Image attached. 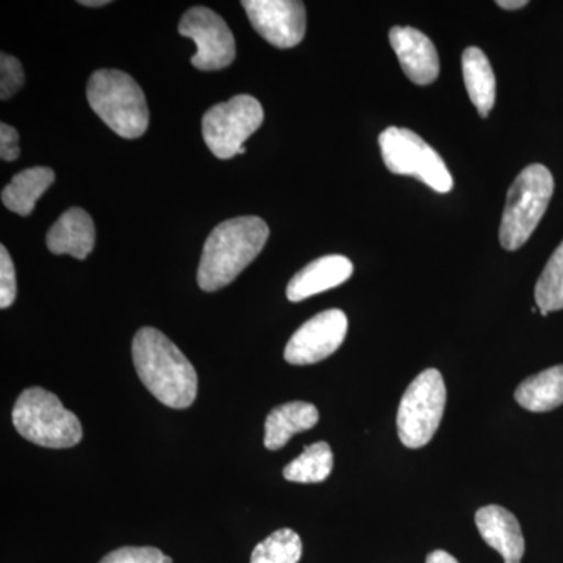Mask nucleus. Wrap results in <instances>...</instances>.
I'll return each instance as SVG.
<instances>
[{
  "label": "nucleus",
  "mask_w": 563,
  "mask_h": 563,
  "mask_svg": "<svg viewBox=\"0 0 563 563\" xmlns=\"http://www.w3.org/2000/svg\"><path fill=\"white\" fill-rule=\"evenodd\" d=\"M133 363L141 383L165 406L188 409L198 396L195 366L161 331L143 328L132 343Z\"/></svg>",
  "instance_id": "obj_1"
},
{
  "label": "nucleus",
  "mask_w": 563,
  "mask_h": 563,
  "mask_svg": "<svg viewBox=\"0 0 563 563\" xmlns=\"http://www.w3.org/2000/svg\"><path fill=\"white\" fill-rule=\"evenodd\" d=\"M268 236V224L258 217L221 222L203 244L198 269L199 287L209 292L228 287L257 258Z\"/></svg>",
  "instance_id": "obj_2"
},
{
  "label": "nucleus",
  "mask_w": 563,
  "mask_h": 563,
  "mask_svg": "<svg viewBox=\"0 0 563 563\" xmlns=\"http://www.w3.org/2000/svg\"><path fill=\"white\" fill-rule=\"evenodd\" d=\"M87 98L91 110L122 139H140L150 128L144 92L122 70H96L88 81Z\"/></svg>",
  "instance_id": "obj_3"
},
{
  "label": "nucleus",
  "mask_w": 563,
  "mask_h": 563,
  "mask_svg": "<svg viewBox=\"0 0 563 563\" xmlns=\"http://www.w3.org/2000/svg\"><path fill=\"white\" fill-rule=\"evenodd\" d=\"M11 418L16 431L38 446L65 450L84 439L79 418L69 412L54 393L41 387L22 391Z\"/></svg>",
  "instance_id": "obj_4"
},
{
  "label": "nucleus",
  "mask_w": 563,
  "mask_h": 563,
  "mask_svg": "<svg viewBox=\"0 0 563 563\" xmlns=\"http://www.w3.org/2000/svg\"><path fill=\"white\" fill-rule=\"evenodd\" d=\"M554 192V179L543 165H531L518 174L512 187L507 191L504 207L499 242L504 250L517 251L536 231L547 213Z\"/></svg>",
  "instance_id": "obj_5"
},
{
  "label": "nucleus",
  "mask_w": 563,
  "mask_h": 563,
  "mask_svg": "<svg viewBox=\"0 0 563 563\" xmlns=\"http://www.w3.org/2000/svg\"><path fill=\"white\" fill-rule=\"evenodd\" d=\"M446 407V385L442 373L435 368L426 369L415 377L404 393L398 410V433L404 446H426L442 422Z\"/></svg>",
  "instance_id": "obj_6"
},
{
  "label": "nucleus",
  "mask_w": 563,
  "mask_h": 563,
  "mask_svg": "<svg viewBox=\"0 0 563 563\" xmlns=\"http://www.w3.org/2000/svg\"><path fill=\"white\" fill-rule=\"evenodd\" d=\"M380 152L388 172L413 176L433 191L446 195L454 180L439 152L409 129L388 128L379 136Z\"/></svg>",
  "instance_id": "obj_7"
},
{
  "label": "nucleus",
  "mask_w": 563,
  "mask_h": 563,
  "mask_svg": "<svg viewBox=\"0 0 563 563\" xmlns=\"http://www.w3.org/2000/svg\"><path fill=\"white\" fill-rule=\"evenodd\" d=\"M262 103L250 95H239L231 101L211 107L202 120V135L207 147L221 161L236 157L244 141L261 128Z\"/></svg>",
  "instance_id": "obj_8"
},
{
  "label": "nucleus",
  "mask_w": 563,
  "mask_h": 563,
  "mask_svg": "<svg viewBox=\"0 0 563 563\" xmlns=\"http://www.w3.org/2000/svg\"><path fill=\"white\" fill-rule=\"evenodd\" d=\"M179 33L195 41L198 51L191 65L199 70H220L235 60V38L220 14L207 7H192L181 16Z\"/></svg>",
  "instance_id": "obj_9"
},
{
  "label": "nucleus",
  "mask_w": 563,
  "mask_h": 563,
  "mask_svg": "<svg viewBox=\"0 0 563 563\" xmlns=\"http://www.w3.org/2000/svg\"><path fill=\"white\" fill-rule=\"evenodd\" d=\"M347 333V317L339 309L325 310L303 322L285 347L291 365H313L342 346Z\"/></svg>",
  "instance_id": "obj_10"
},
{
  "label": "nucleus",
  "mask_w": 563,
  "mask_h": 563,
  "mask_svg": "<svg viewBox=\"0 0 563 563\" xmlns=\"http://www.w3.org/2000/svg\"><path fill=\"white\" fill-rule=\"evenodd\" d=\"M252 27L273 46L290 49L303 40L306 5L299 0H244Z\"/></svg>",
  "instance_id": "obj_11"
},
{
  "label": "nucleus",
  "mask_w": 563,
  "mask_h": 563,
  "mask_svg": "<svg viewBox=\"0 0 563 563\" xmlns=\"http://www.w3.org/2000/svg\"><path fill=\"white\" fill-rule=\"evenodd\" d=\"M390 44L406 76L413 84L429 85L440 73L439 54L424 33L413 27H393Z\"/></svg>",
  "instance_id": "obj_12"
},
{
  "label": "nucleus",
  "mask_w": 563,
  "mask_h": 563,
  "mask_svg": "<svg viewBox=\"0 0 563 563\" xmlns=\"http://www.w3.org/2000/svg\"><path fill=\"white\" fill-rule=\"evenodd\" d=\"M476 526L484 542L503 555L504 563H521L525 537L517 517L501 506H487L476 512Z\"/></svg>",
  "instance_id": "obj_13"
},
{
  "label": "nucleus",
  "mask_w": 563,
  "mask_h": 563,
  "mask_svg": "<svg viewBox=\"0 0 563 563\" xmlns=\"http://www.w3.org/2000/svg\"><path fill=\"white\" fill-rule=\"evenodd\" d=\"M354 273V266L344 255H325L296 274L287 287V298L301 302L310 296L320 295L344 284Z\"/></svg>",
  "instance_id": "obj_14"
},
{
  "label": "nucleus",
  "mask_w": 563,
  "mask_h": 563,
  "mask_svg": "<svg viewBox=\"0 0 563 563\" xmlns=\"http://www.w3.org/2000/svg\"><path fill=\"white\" fill-rule=\"evenodd\" d=\"M96 229L87 211L74 207L58 218L46 236L47 250L55 255L68 254L85 261L95 250Z\"/></svg>",
  "instance_id": "obj_15"
},
{
  "label": "nucleus",
  "mask_w": 563,
  "mask_h": 563,
  "mask_svg": "<svg viewBox=\"0 0 563 563\" xmlns=\"http://www.w3.org/2000/svg\"><path fill=\"white\" fill-rule=\"evenodd\" d=\"M320 421V412L310 402H288L276 407L265 421V446L277 451L296 433L309 431Z\"/></svg>",
  "instance_id": "obj_16"
},
{
  "label": "nucleus",
  "mask_w": 563,
  "mask_h": 563,
  "mask_svg": "<svg viewBox=\"0 0 563 563\" xmlns=\"http://www.w3.org/2000/svg\"><path fill=\"white\" fill-rule=\"evenodd\" d=\"M462 70L470 99L479 111L481 118H487L496 101L495 73L487 55L479 47L463 51Z\"/></svg>",
  "instance_id": "obj_17"
},
{
  "label": "nucleus",
  "mask_w": 563,
  "mask_h": 563,
  "mask_svg": "<svg viewBox=\"0 0 563 563\" xmlns=\"http://www.w3.org/2000/svg\"><path fill=\"white\" fill-rule=\"evenodd\" d=\"M54 181L55 173L47 166L24 169L3 188V206L20 217H29L35 210L36 201Z\"/></svg>",
  "instance_id": "obj_18"
},
{
  "label": "nucleus",
  "mask_w": 563,
  "mask_h": 563,
  "mask_svg": "<svg viewBox=\"0 0 563 563\" xmlns=\"http://www.w3.org/2000/svg\"><path fill=\"white\" fill-rule=\"evenodd\" d=\"M515 399L529 412H551L563 404V365L553 366L518 385Z\"/></svg>",
  "instance_id": "obj_19"
},
{
  "label": "nucleus",
  "mask_w": 563,
  "mask_h": 563,
  "mask_svg": "<svg viewBox=\"0 0 563 563\" xmlns=\"http://www.w3.org/2000/svg\"><path fill=\"white\" fill-rule=\"evenodd\" d=\"M332 468L331 446L325 442H318L307 446L299 457L285 466L284 477L299 484L324 483L331 476Z\"/></svg>",
  "instance_id": "obj_20"
},
{
  "label": "nucleus",
  "mask_w": 563,
  "mask_h": 563,
  "mask_svg": "<svg viewBox=\"0 0 563 563\" xmlns=\"http://www.w3.org/2000/svg\"><path fill=\"white\" fill-rule=\"evenodd\" d=\"M536 302L542 317L563 310V242L551 255L542 276L537 280Z\"/></svg>",
  "instance_id": "obj_21"
},
{
  "label": "nucleus",
  "mask_w": 563,
  "mask_h": 563,
  "mask_svg": "<svg viewBox=\"0 0 563 563\" xmlns=\"http://www.w3.org/2000/svg\"><path fill=\"white\" fill-rule=\"evenodd\" d=\"M301 558V537L291 529H279L254 548L251 563H298Z\"/></svg>",
  "instance_id": "obj_22"
},
{
  "label": "nucleus",
  "mask_w": 563,
  "mask_h": 563,
  "mask_svg": "<svg viewBox=\"0 0 563 563\" xmlns=\"http://www.w3.org/2000/svg\"><path fill=\"white\" fill-rule=\"evenodd\" d=\"M25 74L13 55H0V99L7 101L24 87Z\"/></svg>",
  "instance_id": "obj_23"
},
{
  "label": "nucleus",
  "mask_w": 563,
  "mask_h": 563,
  "mask_svg": "<svg viewBox=\"0 0 563 563\" xmlns=\"http://www.w3.org/2000/svg\"><path fill=\"white\" fill-rule=\"evenodd\" d=\"M18 285L13 261L7 247L0 246V309H9L16 301Z\"/></svg>",
  "instance_id": "obj_24"
},
{
  "label": "nucleus",
  "mask_w": 563,
  "mask_h": 563,
  "mask_svg": "<svg viewBox=\"0 0 563 563\" xmlns=\"http://www.w3.org/2000/svg\"><path fill=\"white\" fill-rule=\"evenodd\" d=\"M166 555L157 548L125 547L107 554L101 563H163Z\"/></svg>",
  "instance_id": "obj_25"
},
{
  "label": "nucleus",
  "mask_w": 563,
  "mask_h": 563,
  "mask_svg": "<svg viewBox=\"0 0 563 563\" xmlns=\"http://www.w3.org/2000/svg\"><path fill=\"white\" fill-rule=\"evenodd\" d=\"M20 154V133L16 129L2 122L0 124V157L5 162H14Z\"/></svg>",
  "instance_id": "obj_26"
},
{
  "label": "nucleus",
  "mask_w": 563,
  "mask_h": 563,
  "mask_svg": "<svg viewBox=\"0 0 563 563\" xmlns=\"http://www.w3.org/2000/svg\"><path fill=\"white\" fill-rule=\"evenodd\" d=\"M426 563H459L455 561L453 555L450 553H446V551H433V553L428 555V559H426Z\"/></svg>",
  "instance_id": "obj_27"
},
{
  "label": "nucleus",
  "mask_w": 563,
  "mask_h": 563,
  "mask_svg": "<svg viewBox=\"0 0 563 563\" xmlns=\"http://www.w3.org/2000/svg\"><path fill=\"white\" fill-rule=\"evenodd\" d=\"M496 5L501 7L504 10H520L528 5L526 0H498Z\"/></svg>",
  "instance_id": "obj_28"
},
{
  "label": "nucleus",
  "mask_w": 563,
  "mask_h": 563,
  "mask_svg": "<svg viewBox=\"0 0 563 563\" xmlns=\"http://www.w3.org/2000/svg\"><path fill=\"white\" fill-rule=\"evenodd\" d=\"M79 3L84 7H103L109 5L110 0H81Z\"/></svg>",
  "instance_id": "obj_29"
},
{
  "label": "nucleus",
  "mask_w": 563,
  "mask_h": 563,
  "mask_svg": "<svg viewBox=\"0 0 563 563\" xmlns=\"http://www.w3.org/2000/svg\"><path fill=\"white\" fill-rule=\"evenodd\" d=\"M163 563H173V559L168 558V555H166L165 562H163Z\"/></svg>",
  "instance_id": "obj_30"
}]
</instances>
